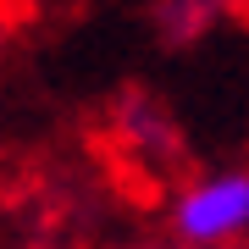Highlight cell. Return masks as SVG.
<instances>
[{
    "instance_id": "obj_1",
    "label": "cell",
    "mask_w": 249,
    "mask_h": 249,
    "mask_svg": "<svg viewBox=\"0 0 249 249\" xmlns=\"http://www.w3.org/2000/svg\"><path fill=\"white\" fill-rule=\"evenodd\" d=\"M166 232L183 249H244L249 244V166H211L178 183Z\"/></svg>"
},
{
    "instance_id": "obj_3",
    "label": "cell",
    "mask_w": 249,
    "mask_h": 249,
    "mask_svg": "<svg viewBox=\"0 0 249 249\" xmlns=\"http://www.w3.org/2000/svg\"><path fill=\"white\" fill-rule=\"evenodd\" d=\"M222 6L227 0H155L150 22L166 45H194V39H205L222 22Z\"/></svg>"
},
{
    "instance_id": "obj_2",
    "label": "cell",
    "mask_w": 249,
    "mask_h": 249,
    "mask_svg": "<svg viewBox=\"0 0 249 249\" xmlns=\"http://www.w3.org/2000/svg\"><path fill=\"white\" fill-rule=\"evenodd\" d=\"M116 144H122L133 160L155 166V172L178 166V155H183L178 122H172V111L160 106L155 94H122L116 100Z\"/></svg>"
},
{
    "instance_id": "obj_4",
    "label": "cell",
    "mask_w": 249,
    "mask_h": 249,
    "mask_svg": "<svg viewBox=\"0 0 249 249\" xmlns=\"http://www.w3.org/2000/svg\"><path fill=\"white\" fill-rule=\"evenodd\" d=\"M106 249H183V244H172V238H139V244H106Z\"/></svg>"
}]
</instances>
